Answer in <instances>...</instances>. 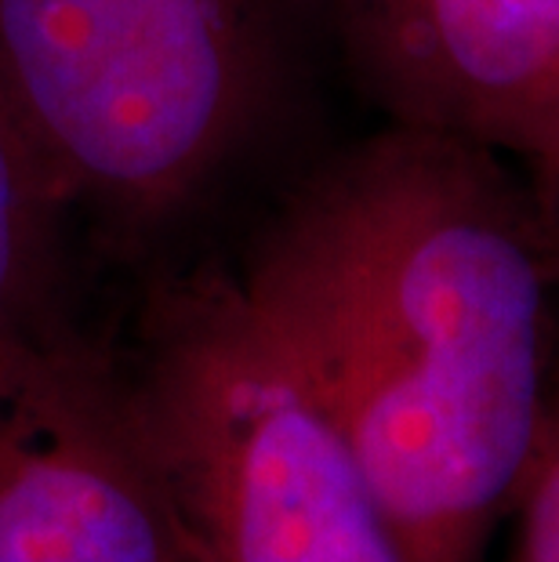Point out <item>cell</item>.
I'll return each mask as SVG.
<instances>
[{"label": "cell", "mask_w": 559, "mask_h": 562, "mask_svg": "<svg viewBox=\"0 0 559 562\" xmlns=\"http://www.w3.org/2000/svg\"><path fill=\"white\" fill-rule=\"evenodd\" d=\"M233 280L414 562H480L541 428L556 283L497 153L392 121L320 167Z\"/></svg>", "instance_id": "obj_1"}, {"label": "cell", "mask_w": 559, "mask_h": 562, "mask_svg": "<svg viewBox=\"0 0 559 562\" xmlns=\"http://www.w3.org/2000/svg\"><path fill=\"white\" fill-rule=\"evenodd\" d=\"M534 182H538V200H534V211H538L545 247H549L552 272L559 277V164L549 167V171L534 175Z\"/></svg>", "instance_id": "obj_8"}, {"label": "cell", "mask_w": 559, "mask_h": 562, "mask_svg": "<svg viewBox=\"0 0 559 562\" xmlns=\"http://www.w3.org/2000/svg\"><path fill=\"white\" fill-rule=\"evenodd\" d=\"M0 91L66 218L138 247L193 211L272 91L261 0H0Z\"/></svg>", "instance_id": "obj_3"}, {"label": "cell", "mask_w": 559, "mask_h": 562, "mask_svg": "<svg viewBox=\"0 0 559 562\" xmlns=\"http://www.w3.org/2000/svg\"><path fill=\"white\" fill-rule=\"evenodd\" d=\"M66 207L0 91V352L52 327Z\"/></svg>", "instance_id": "obj_5"}, {"label": "cell", "mask_w": 559, "mask_h": 562, "mask_svg": "<svg viewBox=\"0 0 559 562\" xmlns=\"http://www.w3.org/2000/svg\"><path fill=\"white\" fill-rule=\"evenodd\" d=\"M335 33L345 58L403 124L418 88L422 0H309Z\"/></svg>", "instance_id": "obj_6"}, {"label": "cell", "mask_w": 559, "mask_h": 562, "mask_svg": "<svg viewBox=\"0 0 559 562\" xmlns=\"http://www.w3.org/2000/svg\"><path fill=\"white\" fill-rule=\"evenodd\" d=\"M508 512L513 541L505 562H559V363L549 370L541 428Z\"/></svg>", "instance_id": "obj_7"}, {"label": "cell", "mask_w": 559, "mask_h": 562, "mask_svg": "<svg viewBox=\"0 0 559 562\" xmlns=\"http://www.w3.org/2000/svg\"><path fill=\"white\" fill-rule=\"evenodd\" d=\"M113 352L186 562H414L233 272L164 283Z\"/></svg>", "instance_id": "obj_2"}, {"label": "cell", "mask_w": 559, "mask_h": 562, "mask_svg": "<svg viewBox=\"0 0 559 562\" xmlns=\"http://www.w3.org/2000/svg\"><path fill=\"white\" fill-rule=\"evenodd\" d=\"M0 562H186L116 352L66 319L0 352Z\"/></svg>", "instance_id": "obj_4"}]
</instances>
